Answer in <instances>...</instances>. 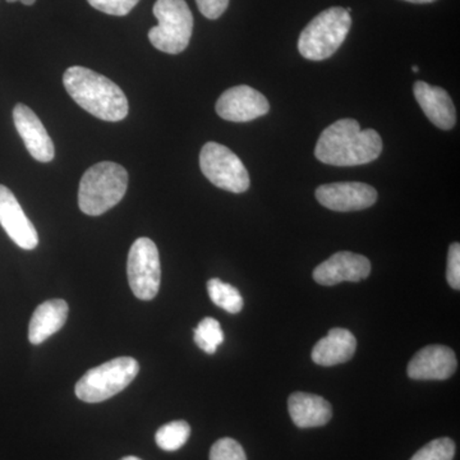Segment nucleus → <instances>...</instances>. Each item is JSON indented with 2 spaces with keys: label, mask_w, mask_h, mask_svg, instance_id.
Returning <instances> with one entry per match:
<instances>
[{
  "label": "nucleus",
  "mask_w": 460,
  "mask_h": 460,
  "mask_svg": "<svg viewBox=\"0 0 460 460\" xmlns=\"http://www.w3.org/2000/svg\"><path fill=\"white\" fill-rule=\"evenodd\" d=\"M316 199L323 208L339 213L371 208L377 199V190L361 181H339L320 186Z\"/></svg>",
  "instance_id": "9d476101"
},
{
  "label": "nucleus",
  "mask_w": 460,
  "mask_h": 460,
  "mask_svg": "<svg viewBox=\"0 0 460 460\" xmlns=\"http://www.w3.org/2000/svg\"><path fill=\"white\" fill-rule=\"evenodd\" d=\"M129 287L141 301H151L159 293L162 280L159 251L150 238H138L132 244L127 262Z\"/></svg>",
  "instance_id": "6e6552de"
},
{
  "label": "nucleus",
  "mask_w": 460,
  "mask_h": 460,
  "mask_svg": "<svg viewBox=\"0 0 460 460\" xmlns=\"http://www.w3.org/2000/svg\"><path fill=\"white\" fill-rule=\"evenodd\" d=\"M269 111H270V104L268 99L247 84L224 91L223 95L217 102V115L229 122H251L256 118L268 114Z\"/></svg>",
  "instance_id": "1a4fd4ad"
},
{
  "label": "nucleus",
  "mask_w": 460,
  "mask_h": 460,
  "mask_svg": "<svg viewBox=\"0 0 460 460\" xmlns=\"http://www.w3.org/2000/svg\"><path fill=\"white\" fill-rule=\"evenodd\" d=\"M199 168L214 186L228 192H246L250 187V175L242 160L217 142H208L202 147Z\"/></svg>",
  "instance_id": "0eeeda50"
},
{
  "label": "nucleus",
  "mask_w": 460,
  "mask_h": 460,
  "mask_svg": "<svg viewBox=\"0 0 460 460\" xmlns=\"http://www.w3.org/2000/svg\"><path fill=\"white\" fill-rule=\"evenodd\" d=\"M91 7L111 16L122 17L128 14L140 0H87Z\"/></svg>",
  "instance_id": "b1692460"
},
{
  "label": "nucleus",
  "mask_w": 460,
  "mask_h": 460,
  "mask_svg": "<svg viewBox=\"0 0 460 460\" xmlns=\"http://www.w3.org/2000/svg\"><path fill=\"white\" fill-rule=\"evenodd\" d=\"M120 460H142V459L137 458V456H126V458H123V459H120Z\"/></svg>",
  "instance_id": "c85d7f7f"
},
{
  "label": "nucleus",
  "mask_w": 460,
  "mask_h": 460,
  "mask_svg": "<svg viewBox=\"0 0 460 460\" xmlns=\"http://www.w3.org/2000/svg\"><path fill=\"white\" fill-rule=\"evenodd\" d=\"M208 293L214 305L223 308L226 313L239 314L243 308V298H242L241 293L234 287L224 283L220 279L208 281Z\"/></svg>",
  "instance_id": "6ab92c4d"
},
{
  "label": "nucleus",
  "mask_w": 460,
  "mask_h": 460,
  "mask_svg": "<svg viewBox=\"0 0 460 460\" xmlns=\"http://www.w3.org/2000/svg\"><path fill=\"white\" fill-rule=\"evenodd\" d=\"M404 2L414 3V4H428V3H434L436 0H404Z\"/></svg>",
  "instance_id": "bb28decb"
},
{
  "label": "nucleus",
  "mask_w": 460,
  "mask_h": 460,
  "mask_svg": "<svg viewBox=\"0 0 460 460\" xmlns=\"http://www.w3.org/2000/svg\"><path fill=\"white\" fill-rule=\"evenodd\" d=\"M447 283L453 289H460V246L459 243H453L449 247V255H447Z\"/></svg>",
  "instance_id": "393cba45"
},
{
  "label": "nucleus",
  "mask_w": 460,
  "mask_h": 460,
  "mask_svg": "<svg viewBox=\"0 0 460 460\" xmlns=\"http://www.w3.org/2000/svg\"><path fill=\"white\" fill-rule=\"evenodd\" d=\"M458 367L456 353L445 345H429L414 354L408 365L411 380H447Z\"/></svg>",
  "instance_id": "ddd939ff"
},
{
  "label": "nucleus",
  "mask_w": 460,
  "mask_h": 460,
  "mask_svg": "<svg viewBox=\"0 0 460 460\" xmlns=\"http://www.w3.org/2000/svg\"><path fill=\"white\" fill-rule=\"evenodd\" d=\"M13 122L30 155L38 162L50 163L56 156V147L38 115L27 105L17 104L13 109Z\"/></svg>",
  "instance_id": "4468645a"
},
{
  "label": "nucleus",
  "mask_w": 460,
  "mask_h": 460,
  "mask_svg": "<svg viewBox=\"0 0 460 460\" xmlns=\"http://www.w3.org/2000/svg\"><path fill=\"white\" fill-rule=\"evenodd\" d=\"M190 428L186 420H172L157 429L155 441L157 447L165 452H177L189 441Z\"/></svg>",
  "instance_id": "aec40b11"
},
{
  "label": "nucleus",
  "mask_w": 460,
  "mask_h": 460,
  "mask_svg": "<svg viewBox=\"0 0 460 460\" xmlns=\"http://www.w3.org/2000/svg\"><path fill=\"white\" fill-rule=\"evenodd\" d=\"M66 93L84 111L105 122H119L128 115V100L122 89L98 72L71 66L63 75Z\"/></svg>",
  "instance_id": "f03ea898"
},
{
  "label": "nucleus",
  "mask_w": 460,
  "mask_h": 460,
  "mask_svg": "<svg viewBox=\"0 0 460 460\" xmlns=\"http://www.w3.org/2000/svg\"><path fill=\"white\" fill-rule=\"evenodd\" d=\"M8 3L21 2L25 5H32L36 0H7Z\"/></svg>",
  "instance_id": "cd10ccee"
},
{
  "label": "nucleus",
  "mask_w": 460,
  "mask_h": 460,
  "mask_svg": "<svg viewBox=\"0 0 460 460\" xmlns=\"http://www.w3.org/2000/svg\"><path fill=\"white\" fill-rule=\"evenodd\" d=\"M154 16L159 25L148 31V39L157 50L180 54L189 47L193 31L192 12L184 0H156Z\"/></svg>",
  "instance_id": "423d86ee"
},
{
  "label": "nucleus",
  "mask_w": 460,
  "mask_h": 460,
  "mask_svg": "<svg viewBox=\"0 0 460 460\" xmlns=\"http://www.w3.org/2000/svg\"><path fill=\"white\" fill-rule=\"evenodd\" d=\"M128 189V172L113 162L98 163L81 178L78 205L84 214L100 217L119 204Z\"/></svg>",
  "instance_id": "7ed1b4c3"
},
{
  "label": "nucleus",
  "mask_w": 460,
  "mask_h": 460,
  "mask_svg": "<svg viewBox=\"0 0 460 460\" xmlns=\"http://www.w3.org/2000/svg\"><path fill=\"white\" fill-rule=\"evenodd\" d=\"M413 93L429 122L444 131H449L456 126V107L447 91L423 81H417Z\"/></svg>",
  "instance_id": "2eb2a0df"
},
{
  "label": "nucleus",
  "mask_w": 460,
  "mask_h": 460,
  "mask_svg": "<svg viewBox=\"0 0 460 460\" xmlns=\"http://www.w3.org/2000/svg\"><path fill=\"white\" fill-rule=\"evenodd\" d=\"M411 71H413L414 74H417V72H419V66H411Z\"/></svg>",
  "instance_id": "c756f323"
},
{
  "label": "nucleus",
  "mask_w": 460,
  "mask_h": 460,
  "mask_svg": "<svg viewBox=\"0 0 460 460\" xmlns=\"http://www.w3.org/2000/svg\"><path fill=\"white\" fill-rule=\"evenodd\" d=\"M290 419L299 429H314L325 426L332 420V408L323 396L295 393L288 399Z\"/></svg>",
  "instance_id": "dca6fc26"
},
{
  "label": "nucleus",
  "mask_w": 460,
  "mask_h": 460,
  "mask_svg": "<svg viewBox=\"0 0 460 460\" xmlns=\"http://www.w3.org/2000/svg\"><path fill=\"white\" fill-rule=\"evenodd\" d=\"M199 12L208 20H217L229 5V0H196Z\"/></svg>",
  "instance_id": "a878e982"
},
{
  "label": "nucleus",
  "mask_w": 460,
  "mask_h": 460,
  "mask_svg": "<svg viewBox=\"0 0 460 460\" xmlns=\"http://www.w3.org/2000/svg\"><path fill=\"white\" fill-rule=\"evenodd\" d=\"M140 366L132 357H118L91 368L75 384V395L84 402L108 401L135 380Z\"/></svg>",
  "instance_id": "39448f33"
},
{
  "label": "nucleus",
  "mask_w": 460,
  "mask_h": 460,
  "mask_svg": "<svg viewBox=\"0 0 460 460\" xmlns=\"http://www.w3.org/2000/svg\"><path fill=\"white\" fill-rule=\"evenodd\" d=\"M350 26L352 17L344 8L332 7L321 12L301 32L299 54L314 62L328 59L343 45Z\"/></svg>",
  "instance_id": "20e7f679"
},
{
  "label": "nucleus",
  "mask_w": 460,
  "mask_h": 460,
  "mask_svg": "<svg viewBox=\"0 0 460 460\" xmlns=\"http://www.w3.org/2000/svg\"><path fill=\"white\" fill-rule=\"evenodd\" d=\"M456 456V444L452 438H440L429 441L411 456V460H453Z\"/></svg>",
  "instance_id": "4be33fe9"
},
{
  "label": "nucleus",
  "mask_w": 460,
  "mask_h": 460,
  "mask_svg": "<svg viewBox=\"0 0 460 460\" xmlns=\"http://www.w3.org/2000/svg\"><path fill=\"white\" fill-rule=\"evenodd\" d=\"M68 304L63 299H50L36 308L29 326V341L33 345L44 343L65 326Z\"/></svg>",
  "instance_id": "a211bd4d"
},
{
  "label": "nucleus",
  "mask_w": 460,
  "mask_h": 460,
  "mask_svg": "<svg viewBox=\"0 0 460 460\" xmlns=\"http://www.w3.org/2000/svg\"><path fill=\"white\" fill-rule=\"evenodd\" d=\"M371 272V262L367 257L358 253L337 252L326 261L320 263L314 270V279L320 286H337L343 281H361L367 279Z\"/></svg>",
  "instance_id": "9b49d317"
},
{
  "label": "nucleus",
  "mask_w": 460,
  "mask_h": 460,
  "mask_svg": "<svg viewBox=\"0 0 460 460\" xmlns=\"http://www.w3.org/2000/svg\"><path fill=\"white\" fill-rule=\"evenodd\" d=\"M0 226L18 247L27 251L38 247L39 234L35 226L23 213L13 192L3 184H0Z\"/></svg>",
  "instance_id": "f8f14e48"
},
{
  "label": "nucleus",
  "mask_w": 460,
  "mask_h": 460,
  "mask_svg": "<svg viewBox=\"0 0 460 460\" xmlns=\"http://www.w3.org/2000/svg\"><path fill=\"white\" fill-rule=\"evenodd\" d=\"M224 341V332L220 323L213 317H205L195 329V343L205 353L214 354Z\"/></svg>",
  "instance_id": "412c9836"
},
{
  "label": "nucleus",
  "mask_w": 460,
  "mask_h": 460,
  "mask_svg": "<svg viewBox=\"0 0 460 460\" xmlns=\"http://www.w3.org/2000/svg\"><path fill=\"white\" fill-rule=\"evenodd\" d=\"M356 338L349 330L335 328L317 341L311 357L316 365L332 367L349 361L356 353Z\"/></svg>",
  "instance_id": "f3484780"
},
{
  "label": "nucleus",
  "mask_w": 460,
  "mask_h": 460,
  "mask_svg": "<svg viewBox=\"0 0 460 460\" xmlns=\"http://www.w3.org/2000/svg\"><path fill=\"white\" fill-rule=\"evenodd\" d=\"M210 460H247V456L234 438H224L211 447Z\"/></svg>",
  "instance_id": "5701e85b"
},
{
  "label": "nucleus",
  "mask_w": 460,
  "mask_h": 460,
  "mask_svg": "<svg viewBox=\"0 0 460 460\" xmlns=\"http://www.w3.org/2000/svg\"><path fill=\"white\" fill-rule=\"evenodd\" d=\"M383 151V140L375 129H361L356 119H341L321 133L314 156L323 164L365 165Z\"/></svg>",
  "instance_id": "f257e3e1"
}]
</instances>
